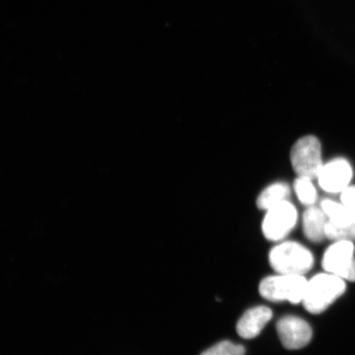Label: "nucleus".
I'll return each mask as SVG.
<instances>
[{
  "label": "nucleus",
  "instance_id": "nucleus-1",
  "mask_svg": "<svg viewBox=\"0 0 355 355\" xmlns=\"http://www.w3.org/2000/svg\"><path fill=\"white\" fill-rule=\"evenodd\" d=\"M346 283L343 279L326 272L315 275L308 279L302 304L309 313L321 314L345 294Z\"/></svg>",
  "mask_w": 355,
  "mask_h": 355
},
{
  "label": "nucleus",
  "instance_id": "nucleus-2",
  "mask_svg": "<svg viewBox=\"0 0 355 355\" xmlns=\"http://www.w3.org/2000/svg\"><path fill=\"white\" fill-rule=\"evenodd\" d=\"M269 261L277 273L304 276L313 269L315 259L313 252L303 244L283 241L270 250Z\"/></svg>",
  "mask_w": 355,
  "mask_h": 355
},
{
  "label": "nucleus",
  "instance_id": "nucleus-3",
  "mask_svg": "<svg viewBox=\"0 0 355 355\" xmlns=\"http://www.w3.org/2000/svg\"><path fill=\"white\" fill-rule=\"evenodd\" d=\"M307 282L308 279L301 275L277 273L261 282L259 293L268 301H288L297 304L303 302Z\"/></svg>",
  "mask_w": 355,
  "mask_h": 355
},
{
  "label": "nucleus",
  "instance_id": "nucleus-4",
  "mask_svg": "<svg viewBox=\"0 0 355 355\" xmlns=\"http://www.w3.org/2000/svg\"><path fill=\"white\" fill-rule=\"evenodd\" d=\"M291 161L298 177L318 179L323 166L320 141L314 136L302 137L292 148Z\"/></svg>",
  "mask_w": 355,
  "mask_h": 355
},
{
  "label": "nucleus",
  "instance_id": "nucleus-5",
  "mask_svg": "<svg viewBox=\"0 0 355 355\" xmlns=\"http://www.w3.org/2000/svg\"><path fill=\"white\" fill-rule=\"evenodd\" d=\"M322 266L324 272L335 275L346 282H355L354 241H333L324 252Z\"/></svg>",
  "mask_w": 355,
  "mask_h": 355
},
{
  "label": "nucleus",
  "instance_id": "nucleus-6",
  "mask_svg": "<svg viewBox=\"0 0 355 355\" xmlns=\"http://www.w3.org/2000/svg\"><path fill=\"white\" fill-rule=\"evenodd\" d=\"M320 207L327 217L326 239L331 241H355V218L343 202L325 199Z\"/></svg>",
  "mask_w": 355,
  "mask_h": 355
},
{
  "label": "nucleus",
  "instance_id": "nucleus-7",
  "mask_svg": "<svg viewBox=\"0 0 355 355\" xmlns=\"http://www.w3.org/2000/svg\"><path fill=\"white\" fill-rule=\"evenodd\" d=\"M298 220V211L292 203L288 201L277 204L266 211L263 221V233L270 241H282Z\"/></svg>",
  "mask_w": 355,
  "mask_h": 355
},
{
  "label": "nucleus",
  "instance_id": "nucleus-8",
  "mask_svg": "<svg viewBox=\"0 0 355 355\" xmlns=\"http://www.w3.org/2000/svg\"><path fill=\"white\" fill-rule=\"evenodd\" d=\"M279 340L288 349L306 347L313 339V331L310 324L297 316L283 317L277 324Z\"/></svg>",
  "mask_w": 355,
  "mask_h": 355
},
{
  "label": "nucleus",
  "instance_id": "nucleus-9",
  "mask_svg": "<svg viewBox=\"0 0 355 355\" xmlns=\"http://www.w3.org/2000/svg\"><path fill=\"white\" fill-rule=\"evenodd\" d=\"M353 171L344 159H336L323 165L318 176L320 187L330 193H341L349 186Z\"/></svg>",
  "mask_w": 355,
  "mask_h": 355
},
{
  "label": "nucleus",
  "instance_id": "nucleus-10",
  "mask_svg": "<svg viewBox=\"0 0 355 355\" xmlns=\"http://www.w3.org/2000/svg\"><path fill=\"white\" fill-rule=\"evenodd\" d=\"M272 311L266 306H256L246 311L237 323V332L244 339L259 336L270 319Z\"/></svg>",
  "mask_w": 355,
  "mask_h": 355
},
{
  "label": "nucleus",
  "instance_id": "nucleus-11",
  "mask_svg": "<svg viewBox=\"0 0 355 355\" xmlns=\"http://www.w3.org/2000/svg\"><path fill=\"white\" fill-rule=\"evenodd\" d=\"M327 217L321 207H308L303 216L304 233L309 241L318 243L326 239Z\"/></svg>",
  "mask_w": 355,
  "mask_h": 355
},
{
  "label": "nucleus",
  "instance_id": "nucleus-12",
  "mask_svg": "<svg viewBox=\"0 0 355 355\" xmlns=\"http://www.w3.org/2000/svg\"><path fill=\"white\" fill-rule=\"evenodd\" d=\"M290 192V188L286 184L277 183L270 185L257 198V207L261 210L268 211L277 204L286 201Z\"/></svg>",
  "mask_w": 355,
  "mask_h": 355
},
{
  "label": "nucleus",
  "instance_id": "nucleus-13",
  "mask_svg": "<svg viewBox=\"0 0 355 355\" xmlns=\"http://www.w3.org/2000/svg\"><path fill=\"white\" fill-rule=\"evenodd\" d=\"M294 188L297 197L305 206H313L317 201L318 193L313 184V180L298 177L295 182Z\"/></svg>",
  "mask_w": 355,
  "mask_h": 355
},
{
  "label": "nucleus",
  "instance_id": "nucleus-14",
  "mask_svg": "<svg viewBox=\"0 0 355 355\" xmlns=\"http://www.w3.org/2000/svg\"><path fill=\"white\" fill-rule=\"evenodd\" d=\"M245 349L241 345L224 340L204 352L201 355H244Z\"/></svg>",
  "mask_w": 355,
  "mask_h": 355
},
{
  "label": "nucleus",
  "instance_id": "nucleus-15",
  "mask_svg": "<svg viewBox=\"0 0 355 355\" xmlns=\"http://www.w3.org/2000/svg\"><path fill=\"white\" fill-rule=\"evenodd\" d=\"M340 202L348 208L355 218V186H349L340 193Z\"/></svg>",
  "mask_w": 355,
  "mask_h": 355
}]
</instances>
